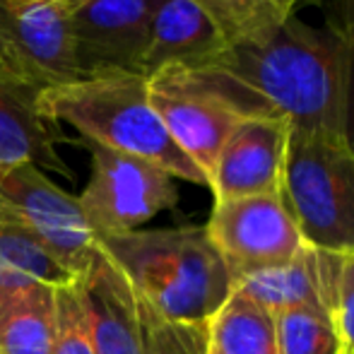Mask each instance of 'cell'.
Instances as JSON below:
<instances>
[{
  "label": "cell",
  "instance_id": "cell-8",
  "mask_svg": "<svg viewBox=\"0 0 354 354\" xmlns=\"http://www.w3.org/2000/svg\"><path fill=\"white\" fill-rule=\"evenodd\" d=\"M0 217L27 229L77 277L99 251L77 198L48 181L34 164L0 171Z\"/></svg>",
  "mask_w": 354,
  "mask_h": 354
},
{
  "label": "cell",
  "instance_id": "cell-23",
  "mask_svg": "<svg viewBox=\"0 0 354 354\" xmlns=\"http://www.w3.org/2000/svg\"><path fill=\"white\" fill-rule=\"evenodd\" d=\"M328 32L354 53V0H326Z\"/></svg>",
  "mask_w": 354,
  "mask_h": 354
},
{
  "label": "cell",
  "instance_id": "cell-12",
  "mask_svg": "<svg viewBox=\"0 0 354 354\" xmlns=\"http://www.w3.org/2000/svg\"><path fill=\"white\" fill-rule=\"evenodd\" d=\"M289 121L282 116L243 118L227 138L210 176L214 201L275 196L282 191Z\"/></svg>",
  "mask_w": 354,
  "mask_h": 354
},
{
  "label": "cell",
  "instance_id": "cell-17",
  "mask_svg": "<svg viewBox=\"0 0 354 354\" xmlns=\"http://www.w3.org/2000/svg\"><path fill=\"white\" fill-rule=\"evenodd\" d=\"M77 280L80 277L27 229L0 217V292L27 284H46L58 289Z\"/></svg>",
  "mask_w": 354,
  "mask_h": 354
},
{
  "label": "cell",
  "instance_id": "cell-5",
  "mask_svg": "<svg viewBox=\"0 0 354 354\" xmlns=\"http://www.w3.org/2000/svg\"><path fill=\"white\" fill-rule=\"evenodd\" d=\"M97 354H207L210 323H176L157 311L99 246L80 277Z\"/></svg>",
  "mask_w": 354,
  "mask_h": 354
},
{
  "label": "cell",
  "instance_id": "cell-6",
  "mask_svg": "<svg viewBox=\"0 0 354 354\" xmlns=\"http://www.w3.org/2000/svg\"><path fill=\"white\" fill-rule=\"evenodd\" d=\"M77 203L102 241L138 232L159 212L176 207L178 188L157 164L92 145V174Z\"/></svg>",
  "mask_w": 354,
  "mask_h": 354
},
{
  "label": "cell",
  "instance_id": "cell-15",
  "mask_svg": "<svg viewBox=\"0 0 354 354\" xmlns=\"http://www.w3.org/2000/svg\"><path fill=\"white\" fill-rule=\"evenodd\" d=\"M41 87L24 80L0 77V171L34 164L68 174L56 154V142L63 140L58 123L39 106Z\"/></svg>",
  "mask_w": 354,
  "mask_h": 354
},
{
  "label": "cell",
  "instance_id": "cell-1",
  "mask_svg": "<svg viewBox=\"0 0 354 354\" xmlns=\"http://www.w3.org/2000/svg\"><path fill=\"white\" fill-rule=\"evenodd\" d=\"M207 68L236 84L253 116H282L297 131L350 138L352 51L328 29L292 15L270 37L229 46Z\"/></svg>",
  "mask_w": 354,
  "mask_h": 354
},
{
  "label": "cell",
  "instance_id": "cell-9",
  "mask_svg": "<svg viewBox=\"0 0 354 354\" xmlns=\"http://www.w3.org/2000/svg\"><path fill=\"white\" fill-rule=\"evenodd\" d=\"M205 229L232 268L234 280L246 272L282 266L306 248L280 193L214 201Z\"/></svg>",
  "mask_w": 354,
  "mask_h": 354
},
{
  "label": "cell",
  "instance_id": "cell-10",
  "mask_svg": "<svg viewBox=\"0 0 354 354\" xmlns=\"http://www.w3.org/2000/svg\"><path fill=\"white\" fill-rule=\"evenodd\" d=\"M0 48L41 89L82 77L73 48L71 0H0Z\"/></svg>",
  "mask_w": 354,
  "mask_h": 354
},
{
  "label": "cell",
  "instance_id": "cell-7",
  "mask_svg": "<svg viewBox=\"0 0 354 354\" xmlns=\"http://www.w3.org/2000/svg\"><path fill=\"white\" fill-rule=\"evenodd\" d=\"M152 109L183 154L207 176L234 128L248 118L203 71L164 68L147 77Z\"/></svg>",
  "mask_w": 354,
  "mask_h": 354
},
{
  "label": "cell",
  "instance_id": "cell-16",
  "mask_svg": "<svg viewBox=\"0 0 354 354\" xmlns=\"http://www.w3.org/2000/svg\"><path fill=\"white\" fill-rule=\"evenodd\" d=\"M56 289L27 284L0 292V354H51Z\"/></svg>",
  "mask_w": 354,
  "mask_h": 354
},
{
  "label": "cell",
  "instance_id": "cell-27",
  "mask_svg": "<svg viewBox=\"0 0 354 354\" xmlns=\"http://www.w3.org/2000/svg\"><path fill=\"white\" fill-rule=\"evenodd\" d=\"M352 256H354V253H352Z\"/></svg>",
  "mask_w": 354,
  "mask_h": 354
},
{
  "label": "cell",
  "instance_id": "cell-26",
  "mask_svg": "<svg viewBox=\"0 0 354 354\" xmlns=\"http://www.w3.org/2000/svg\"><path fill=\"white\" fill-rule=\"evenodd\" d=\"M207 354H219V352H217V350H214V347L210 345V350H207Z\"/></svg>",
  "mask_w": 354,
  "mask_h": 354
},
{
  "label": "cell",
  "instance_id": "cell-21",
  "mask_svg": "<svg viewBox=\"0 0 354 354\" xmlns=\"http://www.w3.org/2000/svg\"><path fill=\"white\" fill-rule=\"evenodd\" d=\"M51 354H97L80 280L56 289V328Z\"/></svg>",
  "mask_w": 354,
  "mask_h": 354
},
{
  "label": "cell",
  "instance_id": "cell-25",
  "mask_svg": "<svg viewBox=\"0 0 354 354\" xmlns=\"http://www.w3.org/2000/svg\"><path fill=\"white\" fill-rule=\"evenodd\" d=\"M326 0H299V5H323Z\"/></svg>",
  "mask_w": 354,
  "mask_h": 354
},
{
  "label": "cell",
  "instance_id": "cell-13",
  "mask_svg": "<svg viewBox=\"0 0 354 354\" xmlns=\"http://www.w3.org/2000/svg\"><path fill=\"white\" fill-rule=\"evenodd\" d=\"M345 256L306 246L282 266L236 277V292L280 316L292 308H321L333 316Z\"/></svg>",
  "mask_w": 354,
  "mask_h": 354
},
{
  "label": "cell",
  "instance_id": "cell-19",
  "mask_svg": "<svg viewBox=\"0 0 354 354\" xmlns=\"http://www.w3.org/2000/svg\"><path fill=\"white\" fill-rule=\"evenodd\" d=\"M214 19L229 46L270 37L292 15L299 0H196Z\"/></svg>",
  "mask_w": 354,
  "mask_h": 354
},
{
  "label": "cell",
  "instance_id": "cell-18",
  "mask_svg": "<svg viewBox=\"0 0 354 354\" xmlns=\"http://www.w3.org/2000/svg\"><path fill=\"white\" fill-rule=\"evenodd\" d=\"M210 345L219 354H282L277 318L236 289L212 318Z\"/></svg>",
  "mask_w": 354,
  "mask_h": 354
},
{
  "label": "cell",
  "instance_id": "cell-24",
  "mask_svg": "<svg viewBox=\"0 0 354 354\" xmlns=\"http://www.w3.org/2000/svg\"><path fill=\"white\" fill-rule=\"evenodd\" d=\"M0 77H12V80H24V82H29L3 48H0Z\"/></svg>",
  "mask_w": 354,
  "mask_h": 354
},
{
  "label": "cell",
  "instance_id": "cell-22",
  "mask_svg": "<svg viewBox=\"0 0 354 354\" xmlns=\"http://www.w3.org/2000/svg\"><path fill=\"white\" fill-rule=\"evenodd\" d=\"M333 323H335L337 337L345 354H354V256H345L337 284L335 308H333Z\"/></svg>",
  "mask_w": 354,
  "mask_h": 354
},
{
  "label": "cell",
  "instance_id": "cell-20",
  "mask_svg": "<svg viewBox=\"0 0 354 354\" xmlns=\"http://www.w3.org/2000/svg\"><path fill=\"white\" fill-rule=\"evenodd\" d=\"M275 318L282 354H345L328 311L292 308Z\"/></svg>",
  "mask_w": 354,
  "mask_h": 354
},
{
  "label": "cell",
  "instance_id": "cell-3",
  "mask_svg": "<svg viewBox=\"0 0 354 354\" xmlns=\"http://www.w3.org/2000/svg\"><path fill=\"white\" fill-rule=\"evenodd\" d=\"M51 121L75 128L92 145L147 159L174 178L207 186V176L178 149L152 109L147 77L138 73H99L39 92Z\"/></svg>",
  "mask_w": 354,
  "mask_h": 354
},
{
  "label": "cell",
  "instance_id": "cell-14",
  "mask_svg": "<svg viewBox=\"0 0 354 354\" xmlns=\"http://www.w3.org/2000/svg\"><path fill=\"white\" fill-rule=\"evenodd\" d=\"M229 48L214 19L196 0H159L149 22L142 75L152 77L164 68H207Z\"/></svg>",
  "mask_w": 354,
  "mask_h": 354
},
{
  "label": "cell",
  "instance_id": "cell-2",
  "mask_svg": "<svg viewBox=\"0 0 354 354\" xmlns=\"http://www.w3.org/2000/svg\"><path fill=\"white\" fill-rule=\"evenodd\" d=\"M99 246L133 287L176 323H212L236 280L203 227L149 229L102 239Z\"/></svg>",
  "mask_w": 354,
  "mask_h": 354
},
{
  "label": "cell",
  "instance_id": "cell-11",
  "mask_svg": "<svg viewBox=\"0 0 354 354\" xmlns=\"http://www.w3.org/2000/svg\"><path fill=\"white\" fill-rule=\"evenodd\" d=\"M159 0H71L75 61L82 73H138Z\"/></svg>",
  "mask_w": 354,
  "mask_h": 354
},
{
  "label": "cell",
  "instance_id": "cell-4",
  "mask_svg": "<svg viewBox=\"0 0 354 354\" xmlns=\"http://www.w3.org/2000/svg\"><path fill=\"white\" fill-rule=\"evenodd\" d=\"M306 246L354 253V147L350 138L289 126L282 191Z\"/></svg>",
  "mask_w": 354,
  "mask_h": 354
}]
</instances>
